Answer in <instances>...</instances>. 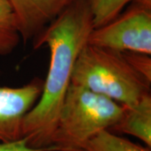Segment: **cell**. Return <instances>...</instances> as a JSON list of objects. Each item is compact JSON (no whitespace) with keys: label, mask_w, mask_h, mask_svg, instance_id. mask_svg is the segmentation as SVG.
<instances>
[{"label":"cell","mask_w":151,"mask_h":151,"mask_svg":"<svg viewBox=\"0 0 151 151\" xmlns=\"http://www.w3.org/2000/svg\"><path fill=\"white\" fill-rule=\"evenodd\" d=\"M124 106L70 83L60 109L51 146L56 151H85L87 142L118 123Z\"/></svg>","instance_id":"3957f363"},{"label":"cell","mask_w":151,"mask_h":151,"mask_svg":"<svg viewBox=\"0 0 151 151\" xmlns=\"http://www.w3.org/2000/svg\"><path fill=\"white\" fill-rule=\"evenodd\" d=\"M133 2L151 4V0H92L94 29L113 20L122 13L125 6Z\"/></svg>","instance_id":"30bf717a"},{"label":"cell","mask_w":151,"mask_h":151,"mask_svg":"<svg viewBox=\"0 0 151 151\" xmlns=\"http://www.w3.org/2000/svg\"><path fill=\"white\" fill-rule=\"evenodd\" d=\"M85 151H151L150 148L144 147L109 130L98 133L87 142Z\"/></svg>","instance_id":"9c48e42d"},{"label":"cell","mask_w":151,"mask_h":151,"mask_svg":"<svg viewBox=\"0 0 151 151\" xmlns=\"http://www.w3.org/2000/svg\"><path fill=\"white\" fill-rule=\"evenodd\" d=\"M43 85L44 80L35 77L19 87L0 86V142L23 139L24 119L38 102Z\"/></svg>","instance_id":"5b68a950"},{"label":"cell","mask_w":151,"mask_h":151,"mask_svg":"<svg viewBox=\"0 0 151 151\" xmlns=\"http://www.w3.org/2000/svg\"><path fill=\"white\" fill-rule=\"evenodd\" d=\"M125 57L129 60L131 65L148 81H151V58L150 55L123 51Z\"/></svg>","instance_id":"8fae6325"},{"label":"cell","mask_w":151,"mask_h":151,"mask_svg":"<svg viewBox=\"0 0 151 151\" xmlns=\"http://www.w3.org/2000/svg\"><path fill=\"white\" fill-rule=\"evenodd\" d=\"M16 16L21 40L32 41L72 0H9Z\"/></svg>","instance_id":"8992f818"},{"label":"cell","mask_w":151,"mask_h":151,"mask_svg":"<svg viewBox=\"0 0 151 151\" xmlns=\"http://www.w3.org/2000/svg\"><path fill=\"white\" fill-rule=\"evenodd\" d=\"M93 29L92 0H72L32 40L34 49L48 46L50 65L41 95L23 122V138L31 148L56 151L51 139L60 109L76 59Z\"/></svg>","instance_id":"6da1fadb"},{"label":"cell","mask_w":151,"mask_h":151,"mask_svg":"<svg viewBox=\"0 0 151 151\" xmlns=\"http://www.w3.org/2000/svg\"><path fill=\"white\" fill-rule=\"evenodd\" d=\"M0 151H46L31 148L28 145L26 139L14 142H0Z\"/></svg>","instance_id":"7c38bea8"},{"label":"cell","mask_w":151,"mask_h":151,"mask_svg":"<svg viewBox=\"0 0 151 151\" xmlns=\"http://www.w3.org/2000/svg\"><path fill=\"white\" fill-rule=\"evenodd\" d=\"M114 134L132 135L151 148V94L132 106H124L118 123L108 129Z\"/></svg>","instance_id":"52a82bcc"},{"label":"cell","mask_w":151,"mask_h":151,"mask_svg":"<svg viewBox=\"0 0 151 151\" xmlns=\"http://www.w3.org/2000/svg\"><path fill=\"white\" fill-rule=\"evenodd\" d=\"M14 11L9 0H0V56L14 52L20 43Z\"/></svg>","instance_id":"ba28073f"},{"label":"cell","mask_w":151,"mask_h":151,"mask_svg":"<svg viewBox=\"0 0 151 151\" xmlns=\"http://www.w3.org/2000/svg\"><path fill=\"white\" fill-rule=\"evenodd\" d=\"M87 44L119 51L151 54V4L133 2L113 20L95 28Z\"/></svg>","instance_id":"277c9868"},{"label":"cell","mask_w":151,"mask_h":151,"mask_svg":"<svg viewBox=\"0 0 151 151\" xmlns=\"http://www.w3.org/2000/svg\"><path fill=\"white\" fill-rule=\"evenodd\" d=\"M71 83L132 106L150 95L151 81L131 65L123 51L86 43L73 69Z\"/></svg>","instance_id":"7a4b0ae2"}]
</instances>
